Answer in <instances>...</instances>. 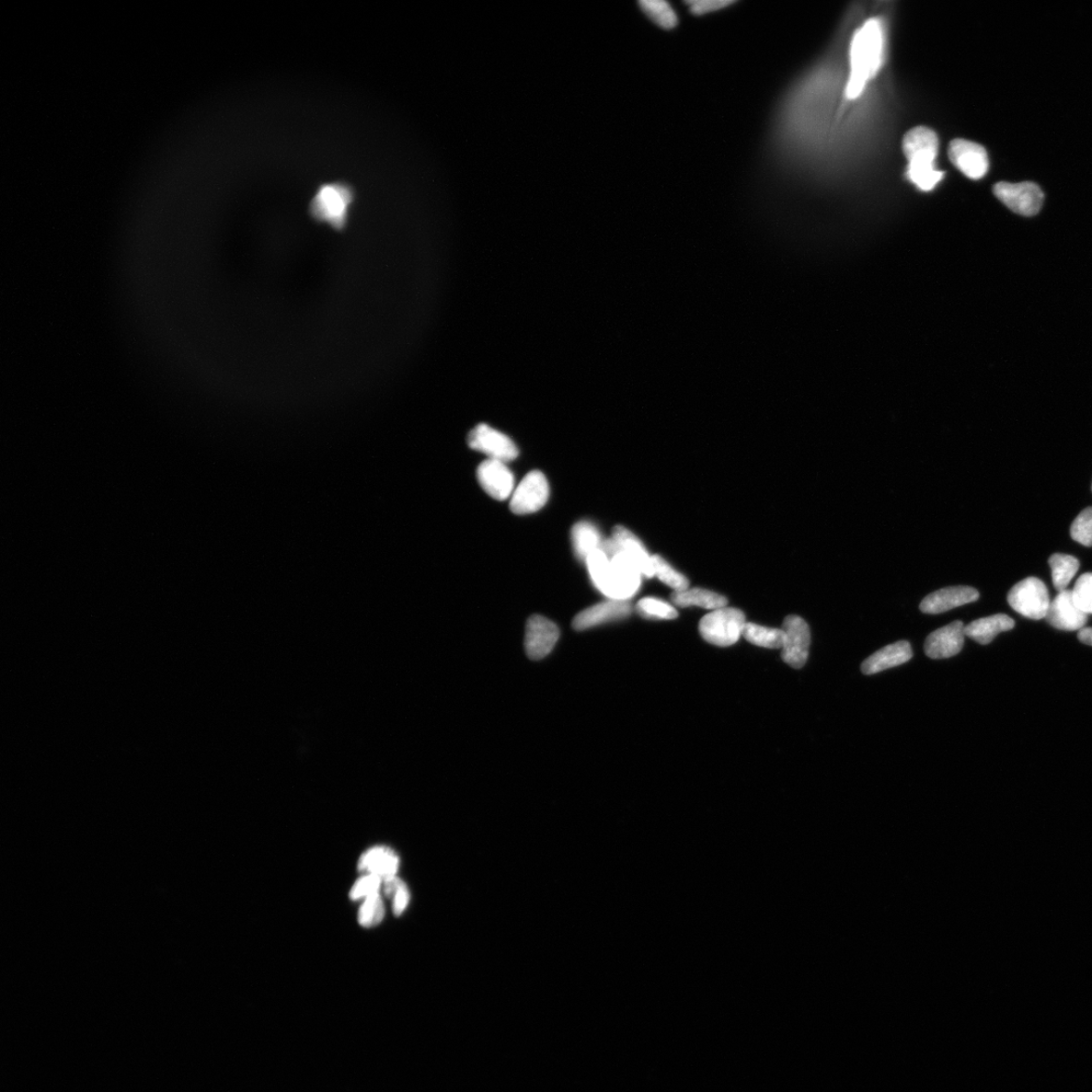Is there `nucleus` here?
Instances as JSON below:
<instances>
[{
  "instance_id": "obj_1",
  "label": "nucleus",
  "mask_w": 1092,
  "mask_h": 1092,
  "mask_svg": "<svg viewBox=\"0 0 1092 1092\" xmlns=\"http://www.w3.org/2000/svg\"><path fill=\"white\" fill-rule=\"evenodd\" d=\"M585 563L596 588L609 599L627 600L639 588L641 572L612 536Z\"/></svg>"
},
{
  "instance_id": "obj_2",
  "label": "nucleus",
  "mask_w": 1092,
  "mask_h": 1092,
  "mask_svg": "<svg viewBox=\"0 0 1092 1092\" xmlns=\"http://www.w3.org/2000/svg\"><path fill=\"white\" fill-rule=\"evenodd\" d=\"M883 31L877 19H870L858 30L850 44V76L846 89L848 99L858 98L881 67Z\"/></svg>"
},
{
  "instance_id": "obj_3",
  "label": "nucleus",
  "mask_w": 1092,
  "mask_h": 1092,
  "mask_svg": "<svg viewBox=\"0 0 1092 1092\" xmlns=\"http://www.w3.org/2000/svg\"><path fill=\"white\" fill-rule=\"evenodd\" d=\"M902 148L905 157L910 161L907 168L908 178L919 190H934L945 175L935 166L939 151V138L936 132L927 126H916L904 136Z\"/></svg>"
},
{
  "instance_id": "obj_4",
  "label": "nucleus",
  "mask_w": 1092,
  "mask_h": 1092,
  "mask_svg": "<svg viewBox=\"0 0 1092 1092\" xmlns=\"http://www.w3.org/2000/svg\"><path fill=\"white\" fill-rule=\"evenodd\" d=\"M355 191L344 181L324 183L316 191L309 205V214L316 222L325 223L336 231L347 229Z\"/></svg>"
},
{
  "instance_id": "obj_5",
  "label": "nucleus",
  "mask_w": 1092,
  "mask_h": 1092,
  "mask_svg": "<svg viewBox=\"0 0 1092 1092\" xmlns=\"http://www.w3.org/2000/svg\"><path fill=\"white\" fill-rule=\"evenodd\" d=\"M745 625L743 612L735 608L723 607L701 619L699 631L701 637L711 645L726 648L739 641Z\"/></svg>"
},
{
  "instance_id": "obj_6",
  "label": "nucleus",
  "mask_w": 1092,
  "mask_h": 1092,
  "mask_svg": "<svg viewBox=\"0 0 1092 1092\" xmlns=\"http://www.w3.org/2000/svg\"><path fill=\"white\" fill-rule=\"evenodd\" d=\"M1007 601L1015 612L1033 620L1045 618L1051 603L1047 587L1034 577L1014 585L1008 593Z\"/></svg>"
},
{
  "instance_id": "obj_7",
  "label": "nucleus",
  "mask_w": 1092,
  "mask_h": 1092,
  "mask_svg": "<svg viewBox=\"0 0 1092 1092\" xmlns=\"http://www.w3.org/2000/svg\"><path fill=\"white\" fill-rule=\"evenodd\" d=\"M993 191L1009 210L1021 216L1037 215L1043 205L1044 193L1036 183L998 182Z\"/></svg>"
},
{
  "instance_id": "obj_8",
  "label": "nucleus",
  "mask_w": 1092,
  "mask_h": 1092,
  "mask_svg": "<svg viewBox=\"0 0 1092 1092\" xmlns=\"http://www.w3.org/2000/svg\"><path fill=\"white\" fill-rule=\"evenodd\" d=\"M471 450L480 452L502 463H509L519 456L520 452L510 437L493 429L487 424H480L467 437Z\"/></svg>"
},
{
  "instance_id": "obj_9",
  "label": "nucleus",
  "mask_w": 1092,
  "mask_h": 1092,
  "mask_svg": "<svg viewBox=\"0 0 1092 1092\" xmlns=\"http://www.w3.org/2000/svg\"><path fill=\"white\" fill-rule=\"evenodd\" d=\"M782 630L785 636L782 647V659L792 668H803L808 662L810 647L809 625L797 615H789L785 618Z\"/></svg>"
},
{
  "instance_id": "obj_10",
  "label": "nucleus",
  "mask_w": 1092,
  "mask_h": 1092,
  "mask_svg": "<svg viewBox=\"0 0 1092 1092\" xmlns=\"http://www.w3.org/2000/svg\"><path fill=\"white\" fill-rule=\"evenodd\" d=\"M549 487L542 471L533 470L517 487L511 496L510 508L517 515L537 512L546 504Z\"/></svg>"
},
{
  "instance_id": "obj_11",
  "label": "nucleus",
  "mask_w": 1092,
  "mask_h": 1092,
  "mask_svg": "<svg viewBox=\"0 0 1092 1092\" xmlns=\"http://www.w3.org/2000/svg\"><path fill=\"white\" fill-rule=\"evenodd\" d=\"M559 638L557 625L545 616L533 615L528 619L524 647L528 658L539 661L553 651Z\"/></svg>"
},
{
  "instance_id": "obj_12",
  "label": "nucleus",
  "mask_w": 1092,
  "mask_h": 1092,
  "mask_svg": "<svg viewBox=\"0 0 1092 1092\" xmlns=\"http://www.w3.org/2000/svg\"><path fill=\"white\" fill-rule=\"evenodd\" d=\"M949 158L954 166L971 179L982 178L990 168L984 147L968 140H953L949 145Z\"/></svg>"
},
{
  "instance_id": "obj_13",
  "label": "nucleus",
  "mask_w": 1092,
  "mask_h": 1092,
  "mask_svg": "<svg viewBox=\"0 0 1092 1092\" xmlns=\"http://www.w3.org/2000/svg\"><path fill=\"white\" fill-rule=\"evenodd\" d=\"M477 475L480 485L492 498L504 501L512 496L514 476L505 463L487 459L478 467Z\"/></svg>"
},
{
  "instance_id": "obj_14",
  "label": "nucleus",
  "mask_w": 1092,
  "mask_h": 1092,
  "mask_svg": "<svg viewBox=\"0 0 1092 1092\" xmlns=\"http://www.w3.org/2000/svg\"><path fill=\"white\" fill-rule=\"evenodd\" d=\"M1045 618L1053 627L1065 631L1083 629L1087 623V614L1080 611L1073 600L1072 591L1068 589L1055 597Z\"/></svg>"
},
{
  "instance_id": "obj_15",
  "label": "nucleus",
  "mask_w": 1092,
  "mask_h": 1092,
  "mask_svg": "<svg viewBox=\"0 0 1092 1092\" xmlns=\"http://www.w3.org/2000/svg\"><path fill=\"white\" fill-rule=\"evenodd\" d=\"M632 612L628 600L609 599L585 609L572 620V628L584 631L615 620L624 619Z\"/></svg>"
},
{
  "instance_id": "obj_16",
  "label": "nucleus",
  "mask_w": 1092,
  "mask_h": 1092,
  "mask_svg": "<svg viewBox=\"0 0 1092 1092\" xmlns=\"http://www.w3.org/2000/svg\"><path fill=\"white\" fill-rule=\"evenodd\" d=\"M964 629L965 625L962 622H954L932 632L925 643V651L928 657L941 660L958 654L964 646Z\"/></svg>"
},
{
  "instance_id": "obj_17",
  "label": "nucleus",
  "mask_w": 1092,
  "mask_h": 1092,
  "mask_svg": "<svg viewBox=\"0 0 1092 1092\" xmlns=\"http://www.w3.org/2000/svg\"><path fill=\"white\" fill-rule=\"evenodd\" d=\"M980 599V592L968 585H956L929 594L919 605L926 614H941Z\"/></svg>"
},
{
  "instance_id": "obj_18",
  "label": "nucleus",
  "mask_w": 1092,
  "mask_h": 1092,
  "mask_svg": "<svg viewBox=\"0 0 1092 1092\" xmlns=\"http://www.w3.org/2000/svg\"><path fill=\"white\" fill-rule=\"evenodd\" d=\"M400 858L392 849L375 847L367 849L359 862V871L363 875H375L383 882L397 876Z\"/></svg>"
},
{
  "instance_id": "obj_19",
  "label": "nucleus",
  "mask_w": 1092,
  "mask_h": 1092,
  "mask_svg": "<svg viewBox=\"0 0 1092 1092\" xmlns=\"http://www.w3.org/2000/svg\"><path fill=\"white\" fill-rule=\"evenodd\" d=\"M913 658L911 643L905 640L892 643L885 647L862 664L861 669L865 675H874L894 668L910 662Z\"/></svg>"
},
{
  "instance_id": "obj_20",
  "label": "nucleus",
  "mask_w": 1092,
  "mask_h": 1092,
  "mask_svg": "<svg viewBox=\"0 0 1092 1092\" xmlns=\"http://www.w3.org/2000/svg\"><path fill=\"white\" fill-rule=\"evenodd\" d=\"M612 537L616 540L620 549L636 563L641 574L651 578L653 576L652 559L640 540L624 526H616Z\"/></svg>"
},
{
  "instance_id": "obj_21",
  "label": "nucleus",
  "mask_w": 1092,
  "mask_h": 1092,
  "mask_svg": "<svg viewBox=\"0 0 1092 1092\" xmlns=\"http://www.w3.org/2000/svg\"><path fill=\"white\" fill-rule=\"evenodd\" d=\"M1015 627L1014 619L1006 614H995L980 619L965 626V637H968L980 645H988L1002 632Z\"/></svg>"
},
{
  "instance_id": "obj_22",
  "label": "nucleus",
  "mask_w": 1092,
  "mask_h": 1092,
  "mask_svg": "<svg viewBox=\"0 0 1092 1092\" xmlns=\"http://www.w3.org/2000/svg\"><path fill=\"white\" fill-rule=\"evenodd\" d=\"M604 538L599 530L589 521L574 524L572 530V544L577 559L587 561L595 551L601 548Z\"/></svg>"
},
{
  "instance_id": "obj_23",
  "label": "nucleus",
  "mask_w": 1092,
  "mask_h": 1092,
  "mask_svg": "<svg viewBox=\"0 0 1092 1092\" xmlns=\"http://www.w3.org/2000/svg\"><path fill=\"white\" fill-rule=\"evenodd\" d=\"M672 601L676 606L683 608L696 606L711 609V611H717V609L727 607L728 605L726 597L709 590L699 588L674 592L672 594Z\"/></svg>"
},
{
  "instance_id": "obj_24",
  "label": "nucleus",
  "mask_w": 1092,
  "mask_h": 1092,
  "mask_svg": "<svg viewBox=\"0 0 1092 1092\" xmlns=\"http://www.w3.org/2000/svg\"><path fill=\"white\" fill-rule=\"evenodd\" d=\"M643 14L663 30H673L679 24V16L672 5L664 0H645L639 3Z\"/></svg>"
},
{
  "instance_id": "obj_25",
  "label": "nucleus",
  "mask_w": 1092,
  "mask_h": 1092,
  "mask_svg": "<svg viewBox=\"0 0 1092 1092\" xmlns=\"http://www.w3.org/2000/svg\"><path fill=\"white\" fill-rule=\"evenodd\" d=\"M1052 580L1057 591H1064L1079 570L1080 563L1072 556L1055 554L1049 559Z\"/></svg>"
},
{
  "instance_id": "obj_26",
  "label": "nucleus",
  "mask_w": 1092,
  "mask_h": 1092,
  "mask_svg": "<svg viewBox=\"0 0 1092 1092\" xmlns=\"http://www.w3.org/2000/svg\"><path fill=\"white\" fill-rule=\"evenodd\" d=\"M743 637L757 647L766 649H782L784 643V631L777 628L766 627L755 624H746Z\"/></svg>"
},
{
  "instance_id": "obj_27",
  "label": "nucleus",
  "mask_w": 1092,
  "mask_h": 1092,
  "mask_svg": "<svg viewBox=\"0 0 1092 1092\" xmlns=\"http://www.w3.org/2000/svg\"><path fill=\"white\" fill-rule=\"evenodd\" d=\"M652 567L655 576L663 583L670 585L675 592L689 589V581L682 573L674 570L668 562L660 556H652Z\"/></svg>"
},
{
  "instance_id": "obj_28",
  "label": "nucleus",
  "mask_w": 1092,
  "mask_h": 1092,
  "mask_svg": "<svg viewBox=\"0 0 1092 1092\" xmlns=\"http://www.w3.org/2000/svg\"><path fill=\"white\" fill-rule=\"evenodd\" d=\"M384 891L387 898L392 901L394 914L400 916L406 911L411 901L406 883L396 876L384 882Z\"/></svg>"
},
{
  "instance_id": "obj_29",
  "label": "nucleus",
  "mask_w": 1092,
  "mask_h": 1092,
  "mask_svg": "<svg viewBox=\"0 0 1092 1092\" xmlns=\"http://www.w3.org/2000/svg\"><path fill=\"white\" fill-rule=\"evenodd\" d=\"M386 910L382 896L374 894L364 900L360 913L359 923L363 928H374L383 922Z\"/></svg>"
},
{
  "instance_id": "obj_30",
  "label": "nucleus",
  "mask_w": 1092,
  "mask_h": 1092,
  "mask_svg": "<svg viewBox=\"0 0 1092 1092\" xmlns=\"http://www.w3.org/2000/svg\"><path fill=\"white\" fill-rule=\"evenodd\" d=\"M637 611L642 617L650 619L672 620L678 617V612L671 604L655 598H643L638 601Z\"/></svg>"
},
{
  "instance_id": "obj_31",
  "label": "nucleus",
  "mask_w": 1092,
  "mask_h": 1092,
  "mask_svg": "<svg viewBox=\"0 0 1092 1092\" xmlns=\"http://www.w3.org/2000/svg\"><path fill=\"white\" fill-rule=\"evenodd\" d=\"M1072 591L1073 600L1080 611L1085 614H1092V572L1080 577Z\"/></svg>"
},
{
  "instance_id": "obj_32",
  "label": "nucleus",
  "mask_w": 1092,
  "mask_h": 1092,
  "mask_svg": "<svg viewBox=\"0 0 1092 1092\" xmlns=\"http://www.w3.org/2000/svg\"><path fill=\"white\" fill-rule=\"evenodd\" d=\"M1071 533L1076 543L1092 546V507L1085 509L1076 517Z\"/></svg>"
},
{
  "instance_id": "obj_33",
  "label": "nucleus",
  "mask_w": 1092,
  "mask_h": 1092,
  "mask_svg": "<svg viewBox=\"0 0 1092 1092\" xmlns=\"http://www.w3.org/2000/svg\"><path fill=\"white\" fill-rule=\"evenodd\" d=\"M383 880L375 875H363L361 879L356 881L350 890V899L352 901H360L370 898V896L379 893L378 890L382 887Z\"/></svg>"
},
{
  "instance_id": "obj_34",
  "label": "nucleus",
  "mask_w": 1092,
  "mask_h": 1092,
  "mask_svg": "<svg viewBox=\"0 0 1092 1092\" xmlns=\"http://www.w3.org/2000/svg\"><path fill=\"white\" fill-rule=\"evenodd\" d=\"M731 5H734V2H728V0H704V2L687 3L689 10L696 17L716 13V11L727 8Z\"/></svg>"
},
{
  "instance_id": "obj_35",
  "label": "nucleus",
  "mask_w": 1092,
  "mask_h": 1092,
  "mask_svg": "<svg viewBox=\"0 0 1092 1092\" xmlns=\"http://www.w3.org/2000/svg\"><path fill=\"white\" fill-rule=\"evenodd\" d=\"M1078 639L1085 645L1092 647V627H1084L1078 631Z\"/></svg>"
}]
</instances>
